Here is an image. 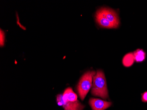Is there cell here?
<instances>
[{
	"label": "cell",
	"mask_w": 147,
	"mask_h": 110,
	"mask_svg": "<svg viewBox=\"0 0 147 110\" xmlns=\"http://www.w3.org/2000/svg\"><path fill=\"white\" fill-rule=\"evenodd\" d=\"M92 94L93 96L106 99L109 97L106 80L105 74L102 71L98 70L93 76Z\"/></svg>",
	"instance_id": "cell-1"
},
{
	"label": "cell",
	"mask_w": 147,
	"mask_h": 110,
	"mask_svg": "<svg viewBox=\"0 0 147 110\" xmlns=\"http://www.w3.org/2000/svg\"><path fill=\"white\" fill-rule=\"evenodd\" d=\"M95 74V72H88L86 73L80 79L77 89L80 98L82 101L85 99L92 86L93 76Z\"/></svg>",
	"instance_id": "cell-2"
},
{
	"label": "cell",
	"mask_w": 147,
	"mask_h": 110,
	"mask_svg": "<svg viewBox=\"0 0 147 110\" xmlns=\"http://www.w3.org/2000/svg\"><path fill=\"white\" fill-rule=\"evenodd\" d=\"M99 10L102 14L115 26V28L118 27L119 24V20L116 11L108 8H103Z\"/></svg>",
	"instance_id": "cell-3"
},
{
	"label": "cell",
	"mask_w": 147,
	"mask_h": 110,
	"mask_svg": "<svg viewBox=\"0 0 147 110\" xmlns=\"http://www.w3.org/2000/svg\"><path fill=\"white\" fill-rule=\"evenodd\" d=\"M89 104L92 110H105L110 107L112 103L100 99L91 98Z\"/></svg>",
	"instance_id": "cell-4"
},
{
	"label": "cell",
	"mask_w": 147,
	"mask_h": 110,
	"mask_svg": "<svg viewBox=\"0 0 147 110\" xmlns=\"http://www.w3.org/2000/svg\"><path fill=\"white\" fill-rule=\"evenodd\" d=\"M96 20L98 24L101 27L106 28H115V26L111 24L100 12L98 10L96 14Z\"/></svg>",
	"instance_id": "cell-5"
},
{
	"label": "cell",
	"mask_w": 147,
	"mask_h": 110,
	"mask_svg": "<svg viewBox=\"0 0 147 110\" xmlns=\"http://www.w3.org/2000/svg\"><path fill=\"white\" fill-rule=\"evenodd\" d=\"M63 101L65 103L68 102H74L77 101V96L71 88H68L65 90L63 95Z\"/></svg>",
	"instance_id": "cell-6"
},
{
	"label": "cell",
	"mask_w": 147,
	"mask_h": 110,
	"mask_svg": "<svg viewBox=\"0 0 147 110\" xmlns=\"http://www.w3.org/2000/svg\"><path fill=\"white\" fill-rule=\"evenodd\" d=\"M63 107L65 109L64 110H83L84 106L77 101L74 102H68L66 103Z\"/></svg>",
	"instance_id": "cell-7"
},
{
	"label": "cell",
	"mask_w": 147,
	"mask_h": 110,
	"mask_svg": "<svg viewBox=\"0 0 147 110\" xmlns=\"http://www.w3.org/2000/svg\"><path fill=\"white\" fill-rule=\"evenodd\" d=\"M135 61L137 63L142 62L145 60L146 58V53L144 50L142 49H137L134 53Z\"/></svg>",
	"instance_id": "cell-8"
},
{
	"label": "cell",
	"mask_w": 147,
	"mask_h": 110,
	"mask_svg": "<svg viewBox=\"0 0 147 110\" xmlns=\"http://www.w3.org/2000/svg\"><path fill=\"white\" fill-rule=\"evenodd\" d=\"M135 62L134 54L129 53L125 55L123 59V65L125 67H130L133 65Z\"/></svg>",
	"instance_id": "cell-9"
},
{
	"label": "cell",
	"mask_w": 147,
	"mask_h": 110,
	"mask_svg": "<svg viewBox=\"0 0 147 110\" xmlns=\"http://www.w3.org/2000/svg\"><path fill=\"white\" fill-rule=\"evenodd\" d=\"M57 101L58 104L59 105L62 106H64V105L66 104V103L63 101V95L59 94L57 97Z\"/></svg>",
	"instance_id": "cell-10"
},
{
	"label": "cell",
	"mask_w": 147,
	"mask_h": 110,
	"mask_svg": "<svg viewBox=\"0 0 147 110\" xmlns=\"http://www.w3.org/2000/svg\"><path fill=\"white\" fill-rule=\"evenodd\" d=\"M5 37L4 31H2V30H1V31H0V45L1 46H4Z\"/></svg>",
	"instance_id": "cell-11"
},
{
	"label": "cell",
	"mask_w": 147,
	"mask_h": 110,
	"mask_svg": "<svg viewBox=\"0 0 147 110\" xmlns=\"http://www.w3.org/2000/svg\"><path fill=\"white\" fill-rule=\"evenodd\" d=\"M142 101L143 102L147 103V91L142 93Z\"/></svg>",
	"instance_id": "cell-12"
}]
</instances>
